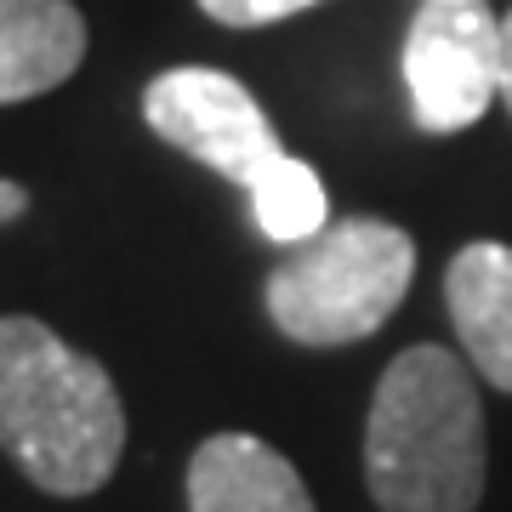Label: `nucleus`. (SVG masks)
<instances>
[{
	"mask_svg": "<svg viewBox=\"0 0 512 512\" xmlns=\"http://www.w3.org/2000/svg\"><path fill=\"white\" fill-rule=\"evenodd\" d=\"M0 450L46 495L103 490L126 450L109 370L29 313L0 319Z\"/></svg>",
	"mask_w": 512,
	"mask_h": 512,
	"instance_id": "obj_1",
	"label": "nucleus"
},
{
	"mask_svg": "<svg viewBox=\"0 0 512 512\" xmlns=\"http://www.w3.org/2000/svg\"><path fill=\"white\" fill-rule=\"evenodd\" d=\"M484 404L450 348H404L376 382L365 484L382 512H473L484 495Z\"/></svg>",
	"mask_w": 512,
	"mask_h": 512,
	"instance_id": "obj_2",
	"label": "nucleus"
},
{
	"mask_svg": "<svg viewBox=\"0 0 512 512\" xmlns=\"http://www.w3.org/2000/svg\"><path fill=\"white\" fill-rule=\"evenodd\" d=\"M416 279V239L382 217L325 222L279 262L262 302L279 336L302 348H342L365 342L393 319Z\"/></svg>",
	"mask_w": 512,
	"mask_h": 512,
	"instance_id": "obj_3",
	"label": "nucleus"
},
{
	"mask_svg": "<svg viewBox=\"0 0 512 512\" xmlns=\"http://www.w3.org/2000/svg\"><path fill=\"white\" fill-rule=\"evenodd\" d=\"M501 18L484 0H421L404 29V86L421 131L450 137L484 120L495 103Z\"/></svg>",
	"mask_w": 512,
	"mask_h": 512,
	"instance_id": "obj_4",
	"label": "nucleus"
},
{
	"mask_svg": "<svg viewBox=\"0 0 512 512\" xmlns=\"http://www.w3.org/2000/svg\"><path fill=\"white\" fill-rule=\"evenodd\" d=\"M143 120L160 143H171L177 154L222 171L239 188H256L285 160L279 131L268 126L262 103L222 69L154 74L148 92H143Z\"/></svg>",
	"mask_w": 512,
	"mask_h": 512,
	"instance_id": "obj_5",
	"label": "nucleus"
},
{
	"mask_svg": "<svg viewBox=\"0 0 512 512\" xmlns=\"http://www.w3.org/2000/svg\"><path fill=\"white\" fill-rule=\"evenodd\" d=\"M444 302L467 365L495 393H512V245L501 239L461 245L444 268Z\"/></svg>",
	"mask_w": 512,
	"mask_h": 512,
	"instance_id": "obj_6",
	"label": "nucleus"
},
{
	"mask_svg": "<svg viewBox=\"0 0 512 512\" xmlns=\"http://www.w3.org/2000/svg\"><path fill=\"white\" fill-rule=\"evenodd\" d=\"M188 512H313V495L256 433H211L188 461Z\"/></svg>",
	"mask_w": 512,
	"mask_h": 512,
	"instance_id": "obj_7",
	"label": "nucleus"
},
{
	"mask_svg": "<svg viewBox=\"0 0 512 512\" xmlns=\"http://www.w3.org/2000/svg\"><path fill=\"white\" fill-rule=\"evenodd\" d=\"M86 63V18L74 0H0V103L57 92Z\"/></svg>",
	"mask_w": 512,
	"mask_h": 512,
	"instance_id": "obj_8",
	"label": "nucleus"
},
{
	"mask_svg": "<svg viewBox=\"0 0 512 512\" xmlns=\"http://www.w3.org/2000/svg\"><path fill=\"white\" fill-rule=\"evenodd\" d=\"M251 205H256V228L268 239H279V245H302V239H313L330 222L319 171L308 160H291V154L251 188Z\"/></svg>",
	"mask_w": 512,
	"mask_h": 512,
	"instance_id": "obj_9",
	"label": "nucleus"
},
{
	"mask_svg": "<svg viewBox=\"0 0 512 512\" xmlns=\"http://www.w3.org/2000/svg\"><path fill=\"white\" fill-rule=\"evenodd\" d=\"M319 0H200V12L222 29H262V23H285L296 12H308Z\"/></svg>",
	"mask_w": 512,
	"mask_h": 512,
	"instance_id": "obj_10",
	"label": "nucleus"
},
{
	"mask_svg": "<svg viewBox=\"0 0 512 512\" xmlns=\"http://www.w3.org/2000/svg\"><path fill=\"white\" fill-rule=\"evenodd\" d=\"M495 97L507 103L512 114V12L501 18V57H495Z\"/></svg>",
	"mask_w": 512,
	"mask_h": 512,
	"instance_id": "obj_11",
	"label": "nucleus"
},
{
	"mask_svg": "<svg viewBox=\"0 0 512 512\" xmlns=\"http://www.w3.org/2000/svg\"><path fill=\"white\" fill-rule=\"evenodd\" d=\"M23 205H29V194H23L18 183H0V222L23 217Z\"/></svg>",
	"mask_w": 512,
	"mask_h": 512,
	"instance_id": "obj_12",
	"label": "nucleus"
}]
</instances>
